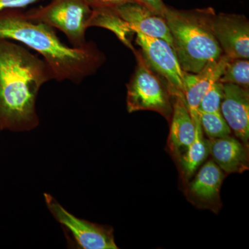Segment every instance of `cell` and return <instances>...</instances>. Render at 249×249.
<instances>
[{
	"instance_id": "cell-1",
	"label": "cell",
	"mask_w": 249,
	"mask_h": 249,
	"mask_svg": "<svg viewBox=\"0 0 249 249\" xmlns=\"http://www.w3.org/2000/svg\"><path fill=\"white\" fill-rule=\"evenodd\" d=\"M55 80L47 62L22 44L0 38V129L24 132L39 124L36 101Z\"/></svg>"
},
{
	"instance_id": "cell-2",
	"label": "cell",
	"mask_w": 249,
	"mask_h": 249,
	"mask_svg": "<svg viewBox=\"0 0 249 249\" xmlns=\"http://www.w3.org/2000/svg\"><path fill=\"white\" fill-rule=\"evenodd\" d=\"M53 28L28 18L21 9L0 11V38L16 41L42 55L57 81L80 84L96 73L106 56L92 42L76 48L64 44Z\"/></svg>"
},
{
	"instance_id": "cell-3",
	"label": "cell",
	"mask_w": 249,
	"mask_h": 249,
	"mask_svg": "<svg viewBox=\"0 0 249 249\" xmlns=\"http://www.w3.org/2000/svg\"><path fill=\"white\" fill-rule=\"evenodd\" d=\"M213 8L178 10L165 6L163 17L169 28L173 48L183 71L196 73L223 52L213 34Z\"/></svg>"
},
{
	"instance_id": "cell-4",
	"label": "cell",
	"mask_w": 249,
	"mask_h": 249,
	"mask_svg": "<svg viewBox=\"0 0 249 249\" xmlns=\"http://www.w3.org/2000/svg\"><path fill=\"white\" fill-rule=\"evenodd\" d=\"M137 67L127 85V107L129 113L150 110L170 119L173 113V95L169 85L147 65L139 51L134 52Z\"/></svg>"
},
{
	"instance_id": "cell-5",
	"label": "cell",
	"mask_w": 249,
	"mask_h": 249,
	"mask_svg": "<svg viewBox=\"0 0 249 249\" xmlns=\"http://www.w3.org/2000/svg\"><path fill=\"white\" fill-rule=\"evenodd\" d=\"M28 18L62 31L71 47H85L88 44L86 31L92 9L84 0H52L45 6L25 12Z\"/></svg>"
},
{
	"instance_id": "cell-6",
	"label": "cell",
	"mask_w": 249,
	"mask_h": 249,
	"mask_svg": "<svg viewBox=\"0 0 249 249\" xmlns=\"http://www.w3.org/2000/svg\"><path fill=\"white\" fill-rule=\"evenodd\" d=\"M47 208L61 224L70 245L74 249H116L113 230L80 219L64 209L49 194H45Z\"/></svg>"
},
{
	"instance_id": "cell-7",
	"label": "cell",
	"mask_w": 249,
	"mask_h": 249,
	"mask_svg": "<svg viewBox=\"0 0 249 249\" xmlns=\"http://www.w3.org/2000/svg\"><path fill=\"white\" fill-rule=\"evenodd\" d=\"M136 43L141 48L142 58L147 65L168 83L172 95L183 93V71L175 51L162 39L149 37L135 31Z\"/></svg>"
},
{
	"instance_id": "cell-8",
	"label": "cell",
	"mask_w": 249,
	"mask_h": 249,
	"mask_svg": "<svg viewBox=\"0 0 249 249\" xmlns=\"http://www.w3.org/2000/svg\"><path fill=\"white\" fill-rule=\"evenodd\" d=\"M212 28L224 55L231 59L249 58V22L244 15L215 13Z\"/></svg>"
},
{
	"instance_id": "cell-9",
	"label": "cell",
	"mask_w": 249,
	"mask_h": 249,
	"mask_svg": "<svg viewBox=\"0 0 249 249\" xmlns=\"http://www.w3.org/2000/svg\"><path fill=\"white\" fill-rule=\"evenodd\" d=\"M221 114L236 137L247 145L249 139V91L239 85L224 84Z\"/></svg>"
},
{
	"instance_id": "cell-10",
	"label": "cell",
	"mask_w": 249,
	"mask_h": 249,
	"mask_svg": "<svg viewBox=\"0 0 249 249\" xmlns=\"http://www.w3.org/2000/svg\"><path fill=\"white\" fill-rule=\"evenodd\" d=\"M231 58L223 54L218 60L210 62L196 73H187L183 76V95L191 116L198 115L201 98L214 83L219 81Z\"/></svg>"
},
{
	"instance_id": "cell-11",
	"label": "cell",
	"mask_w": 249,
	"mask_h": 249,
	"mask_svg": "<svg viewBox=\"0 0 249 249\" xmlns=\"http://www.w3.org/2000/svg\"><path fill=\"white\" fill-rule=\"evenodd\" d=\"M114 10L130 24L134 31H140L149 37L164 40L173 47L171 34L163 16L137 2L127 3Z\"/></svg>"
},
{
	"instance_id": "cell-12",
	"label": "cell",
	"mask_w": 249,
	"mask_h": 249,
	"mask_svg": "<svg viewBox=\"0 0 249 249\" xmlns=\"http://www.w3.org/2000/svg\"><path fill=\"white\" fill-rule=\"evenodd\" d=\"M209 154L222 171L240 173L249 168V157L246 144L230 135L210 139Z\"/></svg>"
},
{
	"instance_id": "cell-13",
	"label": "cell",
	"mask_w": 249,
	"mask_h": 249,
	"mask_svg": "<svg viewBox=\"0 0 249 249\" xmlns=\"http://www.w3.org/2000/svg\"><path fill=\"white\" fill-rule=\"evenodd\" d=\"M173 97V113L170 132V145L173 151L186 149L193 142L195 124L183 93H175Z\"/></svg>"
},
{
	"instance_id": "cell-14",
	"label": "cell",
	"mask_w": 249,
	"mask_h": 249,
	"mask_svg": "<svg viewBox=\"0 0 249 249\" xmlns=\"http://www.w3.org/2000/svg\"><path fill=\"white\" fill-rule=\"evenodd\" d=\"M224 175L213 160H209L196 174L190 184V191L196 199L210 202L218 197Z\"/></svg>"
},
{
	"instance_id": "cell-15",
	"label": "cell",
	"mask_w": 249,
	"mask_h": 249,
	"mask_svg": "<svg viewBox=\"0 0 249 249\" xmlns=\"http://www.w3.org/2000/svg\"><path fill=\"white\" fill-rule=\"evenodd\" d=\"M89 27H102L111 31L124 45L128 47L133 52L135 51L132 43V38L134 35H135L133 28L121 18L116 12L115 10H92Z\"/></svg>"
},
{
	"instance_id": "cell-16",
	"label": "cell",
	"mask_w": 249,
	"mask_h": 249,
	"mask_svg": "<svg viewBox=\"0 0 249 249\" xmlns=\"http://www.w3.org/2000/svg\"><path fill=\"white\" fill-rule=\"evenodd\" d=\"M192 119L195 124L194 139L181 158V165L187 177H191L196 173L209 155V141H206L203 136L199 114L192 116Z\"/></svg>"
},
{
	"instance_id": "cell-17",
	"label": "cell",
	"mask_w": 249,
	"mask_h": 249,
	"mask_svg": "<svg viewBox=\"0 0 249 249\" xmlns=\"http://www.w3.org/2000/svg\"><path fill=\"white\" fill-rule=\"evenodd\" d=\"M220 83H231L249 89V59H231L219 78Z\"/></svg>"
},
{
	"instance_id": "cell-18",
	"label": "cell",
	"mask_w": 249,
	"mask_h": 249,
	"mask_svg": "<svg viewBox=\"0 0 249 249\" xmlns=\"http://www.w3.org/2000/svg\"><path fill=\"white\" fill-rule=\"evenodd\" d=\"M201 129L210 139L222 138L231 134L221 113H208L198 111Z\"/></svg>"
},
{
	"instance_id": "cell-19",
	"label": "cell",
	"mask_w": 249,
	"mask_h": 249,
	"mask_svg": "<svg viewBox=\"0 0 249 249\" xmlns=\"http://www.w3.org/2000/svg\"><path fill=\"white\" fill-rule=\"evenodd\" d=\"M224 97V83L216 82L201 98L198 111L208 113H221V104Z\"/></svg>"
},
{
	"instance_id": "cell-20",
	"label": "cell",
	"mask_w": 249,
	"mask_h": 249,
	"mask_svg": "<svg viewBox=\"0 0 249 249\" xmlns=\"http://www.w3.org/2000/svg\"><path fill=\"white\" fill-rule=\"evenodd\" d=\"M84 1L92 10L114 9L127 3H139L137 0H84Z\"/></svg>"
},
{
	"instance_id": "cell-21",
	"label": "cell",
	"mask_w": 249,
	"mask_h": 249,
	"mask_svg": "<svg viewBox=\"0 0 249 249\" xmlns=\"http://www.w3.org/2000/svg\"><path fill=\"white\" fill-rule=\"evenodd\" d=\"M37 0H0V11L6 9H21Z\"/></svg>"
},
{
	"instance_id": "cell-22",
	"label": "cell",
	"mask_w": 249,
	"mask_h": 249,
	"mask_svg": "<svg viewBox=\"0 0 249 249\" xmlns=\"http://www.w3.org/2000/svg\"><path fill=\"white\" fill-rule=\"evenodd\" d=\"M137 1L140 4L152 10L156 14L163 16L165 6H166V5L163 3V0H137Z\"/></svg>"
}]
</instances>
